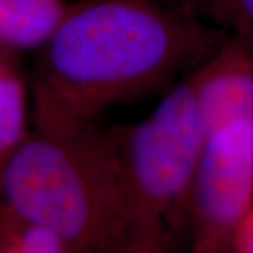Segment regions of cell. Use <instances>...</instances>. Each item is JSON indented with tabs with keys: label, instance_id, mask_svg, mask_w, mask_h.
<instances>
[{
	"label": "cell",
	"instance_id": "cell-4",
	"mask_svg": "<svg viewBox=\"0 0 253 253\" xmlns=\"http://www.w3.org/2000/svg\"><path fill=\"white\" fill-rule=\"evenodd\" d=\"M253 204V114L208 131L190 197L193 253H232Z\"/></svg>",
	"mask_w": 253,
	"mask_h": 253
},
{
	"label": "cell",
	"instance_id": "cell-5",
	"mask_svg": "<svg viewBox=\"0 0 253 253\" xmlns=\"http://www.w3.org/2000/svg\"><path fill=\"white\" fill-rule=\"evenodd\" d=\"M71 4L65 0H0V48L38 51L54 36Z\"/></svg>",
	"mask_w": 253,
	"mask_h": 253
},
{
	"label": "cell",
	"instance_id": "cell-2",
	"mask_svg": "<svg viewBox=\"0 0 253 253\" xmlns=\"http://www.w3.org/2000/svg\"><path fill=\"white\" fill-rule=\"evenodd\" d=\"M33 126L0 173L3 212L52 231L75 253L126 234L111 129Z\"/></svg>",
	"mask_w": 253,
	"mask_h": 253
},
{
	"label": "cell",
	"instance_id": "cell-8",
	"mask_svg": "<svg viewBox=\"0 0 253 253\" xmlns=\"http://www.w3.org/2000/svg\"><path fill=\"white\" fill-rule=\"evenodd\" d=\"M232 253H253V204L239 226Z\"/></svg>",
	"mask_w": 253,
	"mask_h": 253
},
{
	"label": "cell",
	"instance_id": "cell-3",
	"mask_svg": "<svg viewBox=\"0 0 253 253\" xmlns=\"http://www.w3.org/2000/svg\"><path fill=\"white\" fill-rule=\"evenodd\" d=\"M110 129L126 232L151 239L166 221L189 208L207 141L208 128L193 72L174 84L148 117Z\"/></svg>",
	"mask_w": 253,
	"mask_h": 253
},
{
	"label": "cell",
	"instance_id": "cell-1",
	"mask_svg": "<svg viewBox=\"0 0 253 253\" xmlns=\"http://www.w3.org/2000/svg\"><path fill=\"white\" fill-rule=\"evenodd\" d=\"M229 34L161 0H81L37 52L33 123L84 126L194 71Z\"/></svg>",
	"mask_w": 253,
	"mask_h": 253
},
{
	"label": "cell",
	"instance_id": "cell-9",
	"mask_svg": "<svg viewBox=\"0 0 253 253\" xmlns=\"http://www.w3.org/2000/svg\"><path fill=\"white\" fill-rule=\"evenodd\" d=\"M0 253H20L17 252L16 249H13V248H10L7 245H3L1 248H0Z\"/></svg>",
	"mask_w": 253,
	"mask_h": 253
},
{
	"label": "cell",
	"instance_id": "cell-7",
	"mask_svg": "<svg viewBox=\"0 0 253 253\" xmlns=\"http://www.w3.org/2000/svg\"><path fill=\"white\" fill-rule=\"evenodd\" d=\"M184 7L229 36L253 41V0H184Z\"/></svg>",
	"mask_w": 253,
	"mask_h": 253
},
{
	"label": "cell",
	"instance_id": "cell-6",
	"mask_svg": "<svg viewBox=\"0 0 253 253\" xmlns=\"http://www.w3.org/2000/svg\"><path fill=\"white\" fill-rule=\"evenodd\" d=\"M11 55L0 52V173L28 134L27 87Z\"/></svg>",
	"mask_w": 253,
	"mask_h": 253
}]
</instances>
